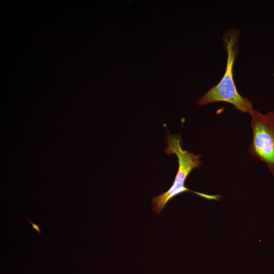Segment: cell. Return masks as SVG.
<instances>
[{
	"mask_svg": "<svg viewBox=\"0 0 274 274\" xmlns=\"http://www.w3.org/2000/svg\"><path fill=\"white\" fill-rule=\"evenodd\" d=\"M239 30L231 28L223 35V44L227 52L226 70L220 82L209 89L197 101L203 106L217 101H225L233 105L243 113H250L253 110L252 102L238 92L233 77V66L238 52Z\"/></svg>",
	"mask_w": 274,
	"mask_h": 274,
	"instance_id": "cell-1",
	"label": "cell"
},
{
	"mask_svg": "<svg viewBox=\"0 0 274 274\" xmlns=\"http://www.w3.org/2000/svg\"><path fill=\"white\" fill-rule=\"evenodd\" d=\"M165 142L167 146L165 148L166 154H175L178 159V169L173 184L170 188L162 194L152 198L153 210L156 214H160L167 203L174 197L187 191L195 194L185 186L186 179L190 172L194 168L201 165V156L189 152L182 149V140L180 134H171L167 129Z\"/></svg>",
	"mask_w": 274,
	"mask_h": 274,
	"instance_id": "cell-2",
	"label": "cell"
},
{
	"mask_svg": "<svg viewBox=\"0 0 274 274\" xmlns=\"http://www.w3.org/2000/svg\"><path fill=\"white\" fill-rule=\"evenodd\" d=\"M249 114L253 134L250 152L264 162L274 176V111L262 114L253 109Z\"/></svg>",
	"mask_w": 274,
	"mask_h": 274,
	"instance_id": "cell-3",
	"label": "cell"
},
{
	"mask_svg": "<svg viewBox=\"0 0 274 274\" xmlns=\"http://www.w3.org/2000/svg\"><path fill=\"white\" fill-rule=\"evenodd\" d=\"M26 219H27L30 224L31 225L33 229L36 230L40 235L41 234V232H42V230H41V229L40 227V226L36 224V223H33V222H32V221L27 217H26Z\"/></svg>",
	"mask_w": 274,
	"mask_h": 274,
	"instance_id": "cell-4",
	"label": "cell"
}]
</instances>
